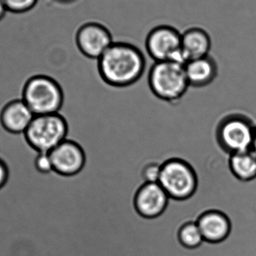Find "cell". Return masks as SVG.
Wrapping results in <instances>:
<instances>
[{
	"mask_svg": "<svg viewBox=\"0 0 256 256\" xmlns=\"http://www.w3.org/2000/svg\"><path fill=\"white\" fill-rule=\"evenodd\" d=\"M164 161H152L144 166L142 177L146 183H158Z\"/></svg>",
	"mask_w": 256,
	"mask_h": 256,
	"instance_id": "18",
	"label": "cell"
},
{
	"mask_svg": "<svg viewBox=\"0 0 256 256\" xmlns=\"http://www.w3.org/2000/svg\"><path fill=\"white\" fill-rule=\"evenodd\" d=\"M8 12L24 14L34 8L38 0H2Z\"/></svg>",
	"mask_w": 256,
	"mask_h": 256,
	"instance_id": "17",
	"label": "cell"
},
{
	"mask_svg": "<svg viewBox=\"0 0 256 256\" xmlns=\"http://www.w3.org/2000/svg\"><path fill=\"white\" fill-rule=\"evenodd\" d=\"M146 52L154 62H174L184 66L186 60L182 50V34L171 26H158L146 39Z\"/></svg>",
	"mask_w": 256,
	"mask_h": 256,
	"instance_id": "6",
	"label": "cell"
},
{
	"mask_svg": "<svg viewBox=\"0 0 256 256\" xmlns=\"http://www.w3.org/2000/svg\"><path fill=\"white\" fill-rule=\"evenodd\" d=\"M212 39L208 33L202 28L192 27L182 34V50L188 62L210 55Z\"/></svg>",
	"mask_w": 256,
	"mask_h": 256,
	"instance_id": "14",
	"label": "cell"
},
{
	"mask_svg": "<svg viewBox=\"0 0 256 256\" xmlns=\"http://www.w3.org/2000/svg\"><path fill=\"white\" fill-rule=\"evenodd\" d=\"M170 197L158 183H146L140 188L135 206L140 214L153 218L160 215L168 204Z\"/></svg>",
	"mask_w": 256,
	"mask_h": 256,
	"instance_id": "10",
	"label": "cell"
},
{
	"mask_svg": "<svg viewBox=\"0 0 256 256\" xmlns=\"http://www.w3.org/2000/svg\"><path fill=\"white\" fill-rule=\"evenodd\" d=\"M158 184L170 198L186 200L194 196L196 191L198 176L189 162L174 158L162 164Z\"/></svg>",
	"mask_w": 256,
	"mask_h": 256,
	"instance_id": "5",
	"label": "cell"
},
{
	"mask_svg": "<svg viewBox=\"0 0 256 256\" xmlns=\"http://www.w3.org/2000/svg\"><path fill=\"white\" fill-rule=\"evenodd\" d=\"M9 176L10 172L7 164L0 158V190L6 186L9 179Z\"/></svg>",
	"mask_w": 256,
	"mask_h": 256,
	"instance_id": "20",
	"label": "cell"
},
{
	"mask_svg": "<svg viewBox=\"0 0 256 256\" xmlns=\"http://www.w3.org/2000/svg\"><path fill=\"white\" fill-rule=\"evenodd\" d=\"M54 172L62 176L79 173L86 164L84 149L76 142L66 138L49 152Z\"/></svg>",
	"mask_w": 256,
	"mask_h": 256,
	"instance_id": "9",
	"label": "cell"
},
{
	"mask_svg": "<svg viewBox=\"0 0 256 256\" xmlns=\"http://www.w3.org/2000/svg\"><path fill=\"white\" fill-rule=\"evenodd\" d=\"M7 12L2 0H0V21L3 19Z\"/></svg>",
	"mask_w": 256,
	"mask_h": 256,
	"instance_id": "21",
	"label": "cell"
},
{
	"mask_svg": "<svg viewBox=\"0 0 256 256\" xmlns=\"http://www.w3.org/2000/svg\"><path fill=\"white\" fill-rule=\"evenodd\" d=\"M184 70L190 86H207L213 84L218 76V63L210 55L188 62L184 64Z\"/></svg>",
	"mask_w": 256,
	"mask_h": 256,
	"instance_id": "12",
	"label": "cell"
},
{
	"mask_svg": "<svg viewBox=\"0 0 256 256\" xmlns=\"http://www.w3.org/2000/svg\"><path fill=\"white\" fill-rule=\"evenodd\" d=\"M148 81L154 94L166 102L182 98L190 87L184 66L174 62H153Z\"/></svg>",
	"mask_w": 256,
	"mask_h": 256,
	"instance_id": "3",
	"label": "cell"
},
{
	"mask_svg": "<svg viewBox=\"0 0 256 256\" xmlns=\"http://www.w3.org/2000/svg\"><path fill=\"white\" fill-rule=\"evenodd\" d=\"M150 60L136 45L114 42L98 60V66L106 82L115 86H127L144 74Z\"/></svg>",
	"mask_w": 256,
	"mask_h": 256,
	"instance_id": "1",
	"label": "cell"
},
{
	"mask_svg": "<svg viewBox=\"0 0 256 256\" xmlns=\"http://www.w3.org/2000/svg\"><path fill=\"white\" fill-rule=\"evenodd\" d=\"M21 99L34 116L57 114L64 104V92L54 76L34 75L24 84Z\"/></svg>",
	"mask_w": 256,
	"mask_h": 256,
	"instance_id": "2",
	"label": "cell"
},
{
	"mask_svg": "<svg viewBox=\"0 0 256 256\" xmlns=\"http://www.w3.org/2000/svg\"><path fill=\"white\" fill-rule=\"evenodd\" d=\"M198 227L204 240L218 243L225 240L231 230V222L228 216L219 210H210L198 220Z\"/></svg>",
	"mask_w": 256,
	"mask_h": 256,
	"instance_id": "13",
	"label": "cell"
},
{
	"mask_svg": "<svg viewBox=\"0 0 256 256\" xmlns=\"http://www.w3.org/2000/svg\"><path fill=\"white\" fill-rule=\"evenodd\" d=\"M34 168L42 174H50L54 172L52 161L49 152H40L34 159Z\"/></svg>",
	"mask_w": 256,
	"mask_h": 256,
	"instance_id": "19",
	"label": "cell"
},
{
	"mask_svg": "<svg viewBox=\"0 0 256 256\" xmlns=\"http://www.w3.org/2000/svg\"><path fill=\"white\" fill-rule=\"evenodd\" d=\"M228 166L234 177L242 182L256 178V153L252 149L231 154Z\"/></svg>",
	"mask_w": 256,
	"mask_h": 256,
	"instance_id": "15",
	"label": "cell"
},
{
	"mask_svg": "<svg viewBox=\"0 0 256 256\" xmlns=\"http://www.w3.org/2000/svg\"><path fill=\"white\" fill-rule=\"evenodd\" d=\"M55 1L61 4H70V3L75 2L76 0H55Z\"/></svg>",
	"mask_w": 256,
	"mask_h": 256,
	"instance_id": "22",
	"label": "cell"
},
{
	"mask_svg": "<svg viewBox=\"0 0 256 256\" xmlns=\"http://www.w3.org/2000/svg\"><path fill=\"white\" fill-rule=\"evenodd\" d=\"M180 240L186 248H195L200 246L204 238L198 224L191 222L184 226L180 232Z\"/></svg>",
	"mask_w": 256,
	"mask_h": 256,
	"instance_id": "16",
	"label": "cell"
},
{
	"mask_svg": "<svg viewBox=\"0 0 256 256\" xmlns=\"http://www.w3.org/2000/svg\"><path fill=\"white\" fill-rule=\"evenodd\" d=\"M34 117L22 99H14L8 102L0 111V124L9 134H24Z\"/></svg>",
	"mask_w": 256,
	"mask_h": 256,
	"instance_id": "11",
	"label": "cell"
},
{
	"mask_svg": "<svg viewBox=\"0 0 256 256\" xmlns=\"http://www.w3.org/2000/svg\"><path fill=\"white\" fill-rule=\"evenodd\" d=\"M252 150L256 153V128L255 134H254V142H252Z\"/></svg>",
	"mask_w": 256,
	"mask_h": 256,
	"instance_id": "23",
	"label": "cell"
},
{
	"mask_svg": "<svg viewBox=\"0 0 256 256\" xmlns=\"http://www.w3.org/2000/svg\"><path fill=\"white\" fill-rule=\"evenodd\" d=\"M256 128L242 116H228L220 121L216 137L219 147L230 154L252 149Z\"/></svg>",
	"mask_w": 256,
	"mask_h": 256,
	"instance_id": "7",
	"label": "cell"
},
{
	"mask_svg": "<svg viewBox=\"0 0 256 256\" xmlns=\"http://www.w3.org/2000/svg\"><path fill=\"white\" fill-rule=\"evenodd\" d=\"M114 42L110 31L97 22H86L81 26L75 36L78 50L92 60H98Z\"/></svg>",
	"mask_w": 256,
	"mask_h": 256,
	"instance_id": "8",
	"label": "cell"
},
{
	"mask_svg": "<svg viewBox=\"0 0 256 256\" xmlns=\"http://www.w3.org/2000/svg\"><path fill=\"white\" fill-rule=\"evenodd\" d=\"M24 135L28 146L37 153L50 152L68 138V126L60 112L34 116Z\"/></svg>",
	"mask_w": 256,
	"mask_h": 256,
	"instance_id": "4",
	"label": "cell"
}]
</instances>
